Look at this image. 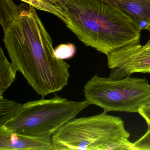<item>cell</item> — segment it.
I'll use <instances>...</instances> for the list:
<instances>
[{
  "mask_svg": "<svg viewBox=\"0 0 150 150\" xmlns=\"http://www.w3.org/2000/svg\"><path fill=\"white\" fill-rule=\"evenodd\" d=\"M128 18L140 31H150V0H98Z\"/></svg>",
  "mask_w": 150,
  "mask_h": 150,
  "instance_id": "cell-7",
  "label": "cell"
},
{
  "mask_svg": "<svg viewBox=\"0 0 150 150\" xmlns=\"http://www.w3.org/2000/svg\"><path fill=\"white\" fill-rule=\"evenodd\" d=\"M27 4L0 0L3 42L13 65L44 97L67 86L71 65L56 57L52 39L35 8Z\"/></svg>",
  "mask_w": 150,
  "mask_h": 150,
  "instance_id": "cell-1",
  "label": "cell"
},
{
  "mask_svg": "<svg viewBox=\"0 0 150 150\" xmlns=\"http://www.w3.org/2000/svg\"><path fill=\"white\" fill-rule=\"evenodd\" d=\"M138 113L144 118L150 129V103L141 107Z\"/></svg>",
  "mask_w": 150,
  "mask_h": 150,
  "instance_id": "cell-13",
  "label": "cell"
},
{
  "mask_svg": "<svg viewBox=\"0 0 150 150\" xmlns=\"http://www.w3.org/2000/svg\"><path fill=\"white\" fill-rule=\"evenodd\" d=\"M0 150H54L52 137H36L0 127Z\"/></svg>",
  "mask_w": 150,
  "mask_h": 150,
  "instance_id": "cell-6",
  "label": "cell"
},
{
  "mask_svg": "<svg viewBox=\"0 0 150 150\" xmlns=\"http://www.w3.org/2000/svg\"><path fill=\"white\" fill-rule=\"evenodd\" d=\"M121 117L103 111L74 118L52 136L54 150H134Z\"/></svg>",
  "mask_w": 150,
  "mask_h": 150,
  "instance_id": "cell-2",
  "label": "cell"
},
{
  "mask_svg": "<svg viewBox=\"0 0 150 150\" xmlns=\"http://www.w3.org/2000/svg\"><path fill=\"white\" fill-rule=\"evenodd\" d=\"M90 104L87 101H74L54 93L23 104L19 114L6 125L16 133L36 137H52L63 125Z\"/></svg>",
  "mask_w": 150,
  "mask_h": 150,
  "instance_id": "cell-3",
  "label": "cell"
},
{
  "mask_svg": "<svg viewBox=\"0 0 150 150\" xmlns=\"http://www.w3.org/2000/svg\"><path fill=\"white\" fill-rule=\"evenodd\" d=\"M134 150H150V129L136 142L132 143Z\"/></svg>",
  "mask_w": 150,
  "mask_h": 150,
  "instance_id": "cell-12",
  "label": "cell"
},
{
  "mask_svg": "<svg viewBox=\"0 0 150 150\" xmlns=\"http://www.w3.org/2000/svg\"><path fill=\"white\" fill-rule=\"evenodd\" d=\"M146 44H148V45L150 44V39H149V41H148V42H147V43H146Z\"/></svg>",
  "mask_w": 150,
  "mask_h": 150,
  "instance_id": "cell-14",
  "label": "cell"
},
{
  "mask_svg": "<svg viewBox=\"0 0 150 150\" xmlns=\"http://www.w3.org/2000/svg\"><path fill=\"white\" fill-rule=\"evenodd\" d=\"M86 100L104 112L138 113L150 103V84L146 78L127 76L112 79L94 76L84 87Z\"/></svg>",
  "mask_w": 150,
  "mask_h": 150,
  "instance_id": "cell-4",
  "label": "cell"
},
{
  "mask_svg": "<svg viewBox=\"0 0 150 150\" xmlns=\"http://www.w3.org/2000/svg\"><path fill=\"white\" fill-rule=\"evenodd\" d=\"M35 9L50 13L60 19L65 24L67 22L66 18L59 7L49 0H20Z\"/></svg>",
  "mask_w": 150,
  "mask_h": 150,
  "instance_id": "cell-10",
  "label": "cell"
},
{
  "mask_svg": "<svg viewBox=\"0 0 150 150\" xmlns=\"http://www.w3.org/2000/svg\"><path fill=\"white\" fill-rule=\"evenodd\" d=\"M76 51V47L73 44H62L55 49V53L58 58L64 60L73 57Z\"/></svg>",
  "mask_w": 150,
  "mask_h": 150,
  "instance_id": "cell-11",
  "label": "cell"
},
{
  "mask_svg": "<svg viewBox=\"0 0 150 150\" xmlns=\"http://www.w3.org/2000/svg\"><path fill=\"white\" fill-rule=\"evenodd\" d=\"M23 104L4 97L0 98V127L6 126L21 111Z\"/></svg>",
  "mask_w": 150,
  "mask_h": 150,
  "instance_id": "cell-9",
  "label": "cell"
},
{
  "mask_svg": "<svg viewBox=\"0 0 150 150\" xmlns=\"http://www.w3.org/2000/svg\"><path fill=\"white\" fill-rule=\"evenodd\" d=\"M110 79H120L136 73H150V44H131L107 56Z\"/></svg>",
  "mask_w": 150,
  "mask_h": 150,
  "instance_id": "cell-5",
  "label": "cell"
},
{
  "mask_svg": "<svg viewBox=\"0 0 150 150\" xmlns=\"http://www.w3.org/2000/svg\"><path fill=\"white\" fill-rule=\"evenodd\" d=\"M17 70L7 59L1 48L0 49V98H3L6 90L13 83Z\"/></svg>",
  "mask_w": 150,
  "mask_h": 150,
  "instance_id": "cell-8",
  "label": "cell"
}]
</instances>
